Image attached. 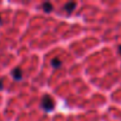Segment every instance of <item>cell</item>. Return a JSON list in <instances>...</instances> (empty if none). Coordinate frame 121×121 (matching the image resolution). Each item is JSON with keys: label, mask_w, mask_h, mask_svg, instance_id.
Wrapping results in <instances>:
<instances>
[{"label": "cell", "mask_w": 121, "mask_h": 121, "mask_svg": "<svg viewBox=\"0 0 121 121\" xmlns=\"http://www.w3.org/2000/svg\"><path fill=\"white\" fill-rule=\"evenodd\" d=\"M119 52H120V55H121V45L119 46Z\"/></svg>", "instance_id": "52a82bcc"}, {"label": "cell", "mask_w": 121, "mask_h": 121, "mask_svg": "<svg viewBox=\"0 0 121 121\" xmlns=\"http://www.w3.org/2000/svg\"><path fill=\"white\" fill-rule=\"evenodd\" d=\"M0 23H1V17H0Z\"/></svg>", "instance_id": "ba28073f"}, {"label": "cell", "mask_w": 121, "mask_h": 121, "mask_svg": "<svg viewBox=\"0 0 121 121\" xmlns=\"http://www.w3.org/2000/svg\"><path fill=\"white\" fill-rule=\"evenodd\" d=\"M51 65L55 67V68H59L60 65H62V60L56 57V58H53V59L51 60Z\"/></svg>", "instance_id": "277c9868"}, {"label": "cell", "mask_w": 121, "mask_h": 121, "mask_svg": "<svg viewBox=\"0 0 121 121\" xmlns=\"http://www.w3.org/2000/svg\"><path fill=\"white\" fill-rule=\"evenodd\" d=\"M42 108L44 109V110H46V112H51L53 108H55V102H53V100H52V97L51 96H49V95H45L43 99H42Z\"/></svg>", "instance_id": "6da1fadb"}, {"label": "cell", "mask_w": 121, "mask_h": 121, "mask_svg": "<svg viewBox=\"0 0 121 121\" xmlns=\"http://www.w3.org/2000/svg\"><path fill=\"white\" fill-rule=\"evenodd\" d=\"M1 83H3V80H0V89L3 88V87H1Z\"/></svg>", "instance_id": "8992f818"}, {"label": "cell", "mask_w": 121, "mask_h": 121, "mask_svg": "<svg viewBox=\"0 0 121 121\" xmlns=\"http://www.w3.org/2000/svg\"><path fill=\"white\" fill-rule=\"evenodd\" d=\"M52 5L50 4V3H45V4H43V10L45 11V12H51L52 11Z\"/></svg>", "instance_id": "5b68a950"}, {"label": "cell", "mask_w": 121, "mask_h": 121, "mask_svg": "<svg viewBox=\"0 0 121 121\" xmlns=\"http://www.w3.org/2000/svg\"><path fill=\"white\" fill-rule=\"evenodd\" d=\"M12 76H13L14 80L20 81V80L23 78V71H22V69H20V68H16V69H13V70H12Z\"/></svg>", "instance_id": "7a4b0ae2"}, {"label": "cell", "mask_w": 121, "mask_h": 121, "mask_svg": "<svg viewBox=\"0 0 121 121\" xmlns=\"http://www.w3.org/2000/svg\"><path fill=\"white\" fill-rule=\"evenodd\" d=\"M75 7H76V3H73V1H70V3H67V4H65V6H64V10H65L68 13H71V12L75 10Z\"/></svg>", "instance_id": "3957f363"}]
</instances>
